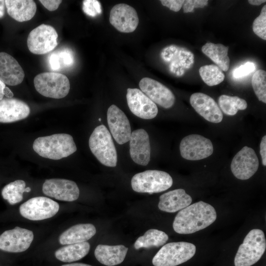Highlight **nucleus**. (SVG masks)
Segmentation results:
<instances>
[{
  "mask_svg": "<svg viewBox=\"0 0 266 266\" xmlns=\"http://www.w3.org/2000/svg\"><path fill=\"white\" fill-rule=\"evenodd\" d=\"M99 121H101V118H99Z\"/></svg>",
  "mask_w": 266,
  "mask_h": 266,
  "instance_id": "nucleus-48",
  "label": "nucleus"
},
{
  "mask_svg": "<svg viewBox=\"0 0 266 266\" xmlns=\"http://www.w3.org/2000/svg\"><path fill=\"white\" fill-rule=\"evenodd\" d=\"M24 71L17 60L5 52H0V80L5 84L16 86L24 78Z\"/></svg>",
  "mask_w": 266,
  "mask_h": 266,
  "instance_id": "nucleus-21",
  "label": "nucleus"
},
{
  "mask_svg": "<svg viewBox=\"0 0 266 266\" xmlns=\"http://www.w3.org/2000/svg\"><path fill=\"white\" fill-rule=\"evenodd\" d=\"M33 83L36 90L41 95L53 99H62L68 94L70 83L63 74L47 72L37 74Z\"/></svg>",
  "mask_w": 266,
  "mask_h": 266,
  "instance_id": "nucleus-7",
  "label": "nucleus"
},
{
  "mask_svg": "<svg viewBox=\"0 0 266 266\" xmlns=\"http://www.w3.org/2000/svg\"><path fill=\"white\" fill-rule=\"evenodd\" d=\"M90 245L87 241L68 244L56 251L55 256L60 261L71 263L79 260L89 252Z\"/></svg>",
  "mask_w": 266,
  "mask_h": 266,
  "instance_id": "nucleus-27",
  "label": "nucleus"
},
{
  "mask_svg": "<svg viewBox=\"0 0 266 266\" xmlns=\"http://www.w3.org/2000/svg\"><path fill=\"white\" fill-rule=\"evenodd\" d=\"M83 10L88 15L96 16L101 12L100 2L95 0H85L83 2Z\"/></svg>",
  "mask_w": 266,
  "mask_h": 266,
  "instance_id": "nucleus-36",
  "label": "nucleus"
},
{
  "mask_svg": "<svg viewBox=\"0 0 266 266\" xmlns=\"http://www.w3.org/2000/svg\"><path fill=\"white\" fill-rule=\"evenodd\" d=\"M41 3L48 10L53 11L57 9L62 2L61 0H40Z\"/></svg>",
  "mask_w": 266,
  "mask_h": 266,
  "instance_id": "nucleus-40",
  "label": "nucleus"
},
{
  "mask_svg": "<svg viewBox=\"0 0 266 266\" xmlns=\"http://www.w3.org/2000/svg\"><path fill=\"white\" fill-rule=\"evenodd\" d=\"M141 91L155 104L169 108L175 102L172 92L164 85L154 79L144 77L139 83Z\"/></svg>",
  "mask_w": 266,
  "mask_h": 266,
  "instance_id": "nucleus-18",
  "label": "nucleus"
},
{
  "mask_svg": "<svg viewBox=\"0 0 266 266\" xmlns=\"http://www.w3.org/2000/svg\"><path fill=\"white\" fill-rule=\"evenodd\" d=\"M259 166V159L255 151L250 147L244 146L234 156L231 169L235 177L247 180L256 172Z\"/></svg>",
  "mask_w": 266,
  "mask_h": 266,
  "instance_id": "nucleus-12",
  "label": "nucleus"
},
{
  "mask_svg": "<svg viewBox=\"0 0 266 266\" xmlns=\"http://www.w3.org/2000/svg\"><path fill=\"white\" fill-rule=\"evenodd\" d=\"M127 103L131 111L143 119H151L157 115L156 104L137 88H128L126 95Z\"/></svg>",
  "mask_w": 266,
  "mask_h": 266,
  "instance_id": "nucleus-15",
  "label": "nucleus"
},
{
  "mask_svg": "<svg viewBox=\"0 0 266 266\" xmlns=\"http://www.w3.org/2000/svg\"><path fill=\"white\" fill-rule=\"evenodd\" d=\"M5 86V84L0 80V100L3 99V90Z\"/></svg>",
  "mask_w": 266,
  "mask_h": 266,
  "instance_id": "nucleus-46",
  "label": "nucleus"
},
{
  "mask_svg": "<svg viewBox=\"0 0 266 266\" xmlns=\"http://www.w3.org/2000/svg\"><path fill=\"white\" fill-rule=\"evenodd\" d=\"M192 199L183 189H177L163 194L160 197V210L169 213L182 209L191 203Z\"/></svg>",
  "mask_w": 266,
  "mask_h": 266,
  "instance_id": "nucleus-23",
  "label": "nucleus"
},
{
  "mask_svg": "<svg viewBox=\"0 0 266 266\" xmlns=\"http://www.w3.org/2000/svg\"><path fill=\"white\" fill-rule=\"evenodd\" d=\"M200 75L203 82L209 86L217 85L222 82L225 75L222 70L214 65H204L199 69Z\"/></svg>",
  "mask_w": 266,
  "mask_h": 266,
  "instance_id": "nucleus-32",
  "label": "nucleus"
},
{
  "mask_svg": "<svg viewBox=\"0 0 266 266\" xmlns=\"http://www.w3.org/2000/svg\"><path fill=\"white\" fill-rule=\"evenodd\" d=\"M128 248L123 245H98L94 254L97 260L101 264L114 266L122 263L124 260Z\"/></svg>",
  "mask_w": 266,
  "mask_h": 266,
  "instance_id": "nucleus-24",
  "label": "nucleus"
},
{
  "mask_svg": "<svg viewBox=\"0 0 266 266\" xmlns=\"http://www.w3.org/2000/svg\"><path fill=\"white\" fill-rule=\"evenodd\" d=\"M107 120L110 132L119 144L129 141L131 128L129 120L123 111L116 105H111L107 110Z\"/></svg>",
  "mask_w": 266,
  "mask_h": 266,
  "instance_id": "nucleus-17",
  "label": "nucleus"
},
{
  "mask_svg": "<svg viewBox=\"0 0 266 266\" xmlns=\"http://www.w3.org/2000/svg\"><path fill=\"white\" fill-rule=\"evenodd\" d=\"M252 85L258 100L266 103V72L263 69L257 70L253 75Z\"/></svg>",
  "mask_w": 266,
  "mask_h": 266,
  "instance_id": "nucleus-33",
  "label": "nucleus"
},
{
  "mask_svg": "<svg viewBox=\"0 0 266 266\" xmlns=\"http://www.w3.org/2000/svg\"><path fill=\"white\" fill-rule=\"evenodd\" d=\"M168 239V236L165 232L154 229H149L136 240L134 247L135 249L160 247L164 245Z\"/></svg>",
  "mask_w": 266,
  "mask_h": 266,
  "instance_id": "nucleus-29",
  "label": "nucleus"
},
{
  "mask_svg": "<svg viewBox=\"0 0 266 266\" xmlns=\"http://www.w3.org/2000/svg\"><path fill=\"white\" fill-rule=\"evenodd\" d=\"M96 233V229L92 224H77L64 232L59 241L62 245L81 243L90 239Z\"/></svg>",
  "mask_w": 266,
  "mask_h": 266,
  "instance_id": "nucleus-25",
  "label": "nucleus"
},
{
  "mask_svg": "<svg viewBox=\"0 0 266 266\" xmlns=\"http://www.w3.org/2000/svg\"><path fill=\"white\" fill-rule=\"evenodd\" d=\"M89 145L101 164L109 167L116 166L117 151L111 134L105 126L101 125L94 129L90 136Z\"/></svg>",
  "mask_w": 266,
  "mask_h": 266,
  "instance_id": "nucleus-3",
  "label": "nucleus"
},
{
  "mask_svg": "<svg viewBox=\"0 0 266 266\" xmlns=\"http://www.w3.org/2000/svg\"><path fill=\"white\" fill-rule=\"evenodd\" d=\"M26 183L23 180H16L6 185L1 191L3 199L11 205L20 202L23 200V194L26 192Z\"/></svg>",
  "mask_w": 266,
  "mask_h": 266,
  "instance_id": "nucleus-30",
  "label": "nucleus"
},
{
  "mask_svg": "<svg viewBox=\"0 0 266 266\" xmlns=\"http://www.w3.org/2000/svg\"><path fill=\"white\" fill-rule=\"evenodd\" d=\"M266 240L263 231L251 230L240 245L235 255V266H251L256 263L264 254Z\"/></svg>",
  "mask_w": 266,
  "mask_h": 266,
  "instance_id": "nucleus-4",
  "label": "nucleus"
},
{
  "mask_svg": "<svg viewBox=\"0 0 266 266\" xmlns=\"http://www.w3.org/2000/svg\"><path fill=\"white\" fill-rule=\"evenodd\" d=\"M163 5L169 8L174 12L179 11L183 6L184 0H161Z\"/></svg>",
  "mask_w": 266,
  "mask_h": 266,
  "instance_id": "nucleus-39",
  "label": "nucleus"
},
{
  "mask_svg": "<svg viewBox=\"0 0 266 266\" xmlns=\"http://www.w3.org/2000/svg\"><path fill=\"white\" fill-rule=\"evenodd\" d=\"M59 210L58 202L45 197L31 198L19 207V212L22 216L33 221L51 218L57 213Z\"/></svg>",
  "mask_w": 266,
  "mask_h": 266,
  "instance_id": "nucleus-8",
  "label": "nucleus"
},
{
  "mask_svg": "<svg viewBox=\"0 0 266 266\" xmlns=\"http://www.w3.org/2000/svg\"><path fill=\"white\" fill-rule=\"evenodd\" d=\"M218 103L222 111L231 116L236 114L238 110H244L247 107V103L244 99L225 95L219 97Z\"/></svg>",
  "mask_w": 266,
  "mask_h": 266,
  "instance_id": "nucleus-31",
  "label": "nucleus"
},
{
  "mask_svg": "<svg viewBox=\"0 0 266 266\" xmlns=\"http://www.w3.org/2000/svg\"><path fill=\"white\" fill-rule=\"evenodd\" d=\"M33 239L32 231L16 227L0 235V250L11 253H20L27 250Z\"/></svg>",
  "mask_w": 266,
  "mask_h": 266,
  "instance_id": "nucleus-13",
  "label": "nucleus"
},
{
  "mask_svg": "<svg viewBox=\"0 0 266 266\" xmlns=\"http://www.w3.org/2000/svg\"><path fill=\"white\" fill-rule=\"evenodd\" d=\"M58 37V33L53 27L41 24L29 34L27 38L28 49L34 54H46L57 46Z\"/></svg>",
  "mask_w": 266,
  "mask_h": 266,
  "instance_id": "nucleus-9",
  "label": "nucleus"
},
{
  "mask_svg": "<svg viewBox=\"0 0 266 266\" xmlns=\"http://www.w3.org/2000/svg\"><path fill=\"white\" fill-rule=\"evenodd\" d=\"M260 154L263 166H266V136L264 135L261 140L260 143Z\"/></svg>",
  "mask_w": 266,
  "mask_h": 266,
  "instance_id": "nucleus-41",
  "label": "nucleus"
},
{
  "mask_svg": "<svg viewBox=\"0 0 266 266\" xmlns=\"http://www.w3.org/2000/svg\"><path fill=\"white\" fill-rule=\"evenodd\" d=\"M173 180L167 172L158 170H147L135 174L131 180L132 189L138 193H160L169 189Z\"/></svg>",
  "mask_w": 266,
  "mask_h": 266,
  "instance_id": "nucleus-6",
  "label": "nucleus"
},
{
  "mask_svg": "<svg viewBox=\"0 0 266 266\" xmlns=\"http://www.w3.org/2000/svg\"><path fill=\"white\" fill-rule=\"evenodd\" d=\"M3 96L7 97L8 98H12L13 97V94L10 89L5 86L3 90Z\"/></svg>",
  "mask_w": 266,
  "mask_h": 266,
  "instance_id": "nucleus-43",
  "label": "nucleus"
},
{
  "mask_svg": "<svg viewBox=\"0 0 266 266\" xmlns=\"http://www.w3.org/2000/svg\"><path fill=\"white\" fill-rule=\"evenodd\" d=\"M228 47L222 44L207 42L201 47L202 52L223 71L229 69L230 60L228 55Z\"/></svg>",
  "mask_w": 266,
  "mask_h": 266,
  "instance_id": "nucleus-28",
  "label": "nucleus"
},
{
  "mask_svg": "<svg viewBox=\"0 0 266 266\" xmlns=\"http://www.w3.org/2000/svg\"><path fill=\"white\" fill-rule=\"evenodd\" d=\"M254 33L261 38L266 40V5L262 8L260 14L254 21L252 25Z\"/></svg>",
  "mask_w": 266,
  "mask_h": 266,
  "instance_id": "nucleus-34",
  "label": "nucleus"
},
{
  "mask_svg": "<svg viewBox=\"0 0 266 266\" xmlns=\"http://www.w3.org/2000/svg\"><path fill=\"white\" fill-rule=\"evenodd\" d=\"M207 0H186L183 5L184 13L193 12L194 8H203L208 4Z\"/></svg>",
  "mask_w": 266,
  "mask_h": 266,
  "instance_id": "nucleus-37",
  "label": "nucleus"
},
{
  "mask_svg": "<svg viewBox=\"0 0 266 266\" xmlns=\"http://www.w3.org/2000/svg\"><path fill=\"white\" fill-rule=\"evenodd\" d=\"M161 57L168 64L170 71L178 76L183 75L194 63V56L192 52L174 45L165 48L161 52Z\"/></svg>",
  "mask_w": 266,
  "mask_h": 266,
  "instance_id": "nucleus-11",
  "label": "nucleus"
},
{
  "mask_svg": "<svg viewBox=\"0 0 266 266\" xmlns=\"http://www.w3.org/2000/svg\"><path fill=\"white\" fill-rule=\"evenodd\" d=\"M109 22L119 32L129 33L136 29L139 19L134 8L125 3H119L111 8Z\"/></svg>",
  "mask_w": 266,
  "mask_h": 266,
  "instance_id": "nucleus-16",
  "label": "nucleus"
},
{
  "mask_svg": "<svg viewBox=\"0 0 266 266\" xmlns=\"http://www.w3.org/2000/svg\"><path fill=\"white\" fill-rule=\"evenodd\" d=\"M180 152L182 157L185 159L200 160L212 155L213 146L210 139L199 134H193L182 139Z\"/></svg>",
  "mask_w": 266,
  "mask_h": 266,
  "instance_id": "nucleus-10",
  "label": "nucleus"
},
{
  "mask_svg": "<svg viewBox=\"0 0 266 266\" xmlns=\"http://www.w3.org/2000/svg\"><path fill=\"white\" fill-rule=\"evenodd\" d=\"M5 6V0H0V18L4 15Z\"/></svg>",
  "mask_w": 266,
  "mask_h": 266,
  "instance_id": "nucleus-44",
  "label": "nucleus"
},
{
  "mask_svg": "<svg viewBox=\"0 0 266 266\" xmlns=\"http://www.w3.org/2000/svg\"><path fill=\"white\" fill-rule=\"evenodd\" d=\"M42 189L45 195L59 200L73 201L78 199L79 196V189L76 183L67 179H47Z\"/></svg>",
  "mask_w": 266,
  "mask_h": 266,
  "instance_id": "nucleus-14",
  "label": "nucleus"
},
{
  "mask_svg": "<svg viewBox=\"0 0 266 266\" xmlns=\"http://www.w3.org/2000/svg\"><path fill=\"white\" fill-rule=\"evenodd\" d=\"M61 68L62 66H68L73 62L71 54L67 50H64L56 53Z\"/></svg>",
  "mask_w": 266,
  "mask_h": 266,
  "instance_id": "nucleus-38",
  "label": "nucleus"
},
{
  "mask_svg": "<svg viewBox=\"0 0 266 266\" xmlns=\"http://www.w3.org/2000/svg\"><path fill=\"white\" fill-rule=\"evenodd\" d=\"M256 68V66L253 62H247L235 68L232 71V76L235 79L243 78L253 72Z\"/></svg>",
  "mask_w": 266,
  "mask_h": 266,
  "instance_id": "nucleus-35",
  "label": "nucleus"
},
{
  "mask_svg": "<svg viewBox=\"0 0 266 266\" xmlns=\"http://www.w3.org/2000/svg\"><path fill=\"white\" fill-rule=\"evenodd\" d=\"M190 102L195 111L207 121L213 123L221 122L223 115L216 102L210 96L202 93L193 94Z\"/></svg>",
  "mask_w": 266,
  "mask_h": 266,
  "instance_id": "nucleus-19",
  "label": "nucleus"
},
{
  "mask_svg": "<svg viewBox=\"0 0 266 266\" xmlns=\"http://www.w3.org/2000/svg\"><path fill=\"white\" fill-rule=\"evenodd\" d=\"M61 266H92L90 265L84 263H71L63 265Z\"/></svg>",
  "mask_w": 266,
  "mask_h": 266,
  "instance_id": "nucleus-47",
  "label": "nucleus"
},
{
  "mask_svg": "<svg viewBox=\"0 0 266 266\" xmlns=\"http://www.w3.org/2000/svg\"><path fill=\"white\" fill-rule=\"evenodd\" d=\"M196 246L187 242H170L164 245L152 259L154 266H176L191 259Z\"/></svg>",
  "mask_w": 266,
  "mask_h": 266,
  "instance_id": "nucleus-5",
  "label": "nucleus"
},
{
  "mask_svg": "<svg viewBox=\"0 0 266 266\" xmlns=\"http://www.w3.org/2000/svg\"><path fill=\"white\" fill-rule=\"evenodd\" d=\"M5 6L8 15L20 22L31 20L35 15L36 5L32 0H6Z\"/></svg>",
  "mask_w": 266,
  "mask_h": 266,
  "instance_id": "nucleus-26",
  "label": "nucleus"
},
{
  "mask_svg": "<svg viewBox=\"0 0 266 266\" xmlns=\"http://www.w3.org/2000/svg\"><path fill=\"white\" fill-rule=\"evenodd\" d=\"M49 62L52 69L57 70L61 68L56 52L52 53L50 55Z\"/></svg>",
  "mask_w": 266,
  "mask_h": 266,
  "instance_id": "nucleus-42",
  "label": "nucleus"
},
{
  "mask_svg": "<svg viewBox=\"0 0 266 266\" xmlns=\"http://www.w3.org/2000/svg\"><path fill=\"white\" fill-rule=\"evenodd\" d=\"M215 208L210 204L200 201L181 209L175 216L173 228L180 234H190L201 230L216 219Z\"/></svg>",
  "mask_w": 266,
  "mask_h": 266,
  "instance_id": "nucleus-1",
  "label": "nucleus"
},
{
  "mask_svg": "<svg viewBox=\"0 0 266 266\" xmlns=\"http://www.w3.org/2000/svg\"><path fill=\"white\" fill-rule=\"evenodd\" d=\"M248 2L253 5H260L261 4L265 2V0H249Z\"/></svg>",
  "mask_w": 266,
  "mask_h": 266,
  "instance_id": "nucleus-45",
  "label": "nucleus"
},
{
  "mask_svg": "<svg viewBox=\"0 0 266 266\" xmlns=\"http://www.w3.org/2000/svg\"><path fill=\"white\" fill-rule=\"evenodd\" d=\"M130 141V154L133 161L141 166H146L150 160V144L147 133L139 129L133 131Z\"/></svg>",
  "mask_w": 266,
  "mask_h": 266,
  "instance_id": "nucleus-20",
  "label": "nucleus"
},
{
  "mask_svg": "<svg viewBox=\"0 0 266 266\" xmlns=\"http://www.w3.org/2000/svg\"><path fill=\"white\" fill-rule=\"evenodd\" d=\"M33 147L42 157L54 160L67 157L77 150L72 136L67 133L37 137L34 141Z\"/></svg>",
  "mask_w": 266,
  "mask_h": 266,
  "instance_id": "nucleus-2",
  "label": "nucleus"
},
{
  "mask_svg": "<svg viewBox=\"0 0 266 266\" xmlns=\"http://www.w3.org/2000/svg\"><path fill=\"white\" fill-rule=\"evenodd\" d=\"M30 108L23 101L15 98H5L0 100V123H9L27 118Z\"/></svg>",
  "mask_w": 266,
  "mask_h": 266,
  "instance_id": "nucleus-22",
  "label": "nucleus"
}]
</instances>
